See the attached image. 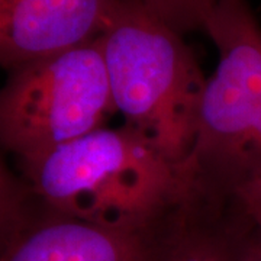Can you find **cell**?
I'll use <instances>...</instances> for the list:
<instances>
[{
	"label": "cell",
	"instance_id": "10",
	"mask_svg": "<svg viewBox=\"0 0 261 261\" xmlns=\"http://www.w3.org/2000/svg\"><path fill=\"white\" fill-rule=\"evenodd\" d=\"M243 212L245 215L243 261H261V218L248 214L244 209Z\"/></svg>",
	"mask_w": 261,
	"mask_h": 261
},
{
	"label": "cell",
	"instance_id": "3",
	"mask_svg": "<svg viewBox=\"0 0 261 261\" xmlns=\"http://www.w3.org/2000/svg\"><path fill=\"white\" fill-rule=\"evenodd\" d=\"M97 39L116 113L185 170L206 84L193 49L142 0H121Z\"/></svg>",
	"mask_w": 261,
	"mask_h": 261
},
{
	"label": "cell",
	"instance_id": "11",
	"mask_svg": "<svg viewBox=\"0 0 261 261\" xmlns=\"http://www.w3.org/2000/svg\"><path fill=\"white\" fill-rule=\"evenodd\" d=\"M235 200L241 205L244 211L261 218V174L252 178L247 186H244Z\"/></svg>",
	"mask_w": 261,
	"mask_h": 261
},
{
	"label": "cell",
	"instance_id": "6",
	"mask_svg": "<svg viewBox=\"0 0 261 261\" xmlns=\"http://www.w3.org/2000/svg\"><path fill=\"white\" fill-rule=\"evenodd\" d=\"M168 212L144 226H100L42 207L0 261H145Z\"/></svg>",
	"mask_w": 261,
	"mask_h": 261
},
{
	"label": "cell",
	"instance_id": "4",
	"mask_svg": "<svg viewBox=\"0 0 261 261\" xmlns=\"http://www.w3.org/2000/svg\"><path fill=\"white\" fill-rule=\"evenodd\" d=\"M113 113L96 39L8 73L0 87V145L22 164L103 128Z\"/></svg>",
	"mask_w": 261,
	"mask_h": 261
},
{
	"label": "cell",
	"instance_id": "1",
	"mask_svg": "<svg viewBox=\"0 0 261 261\" xmlns=\"http://www.w3.org/2000/svg\"><path fill=\"white\" fill-rule=\"evenodd\" d=\"M44 209L100 226H144L190 192L186 171L128 125L103 126L19 164Z\"/></svg>",
	"mask_w": 261,
	"mask_h": 261
},
{
	"label": "cell",
	"instance_id": "9",
	"mask_svg": "<svg viewBox=\"0 0 261 261\" xmlns=\"http://www.w3.org/2000/svg\"><path fill=\"white\" fill-rule=\"evenodd\" d=\"M142 3L170 28L185 35L190 31H203L218 0H142Z\"/></svg>",
	"mask_w": 261,
	"mask_h": 261
},
{
	"label": "cell",
	"instance_id": "8",
	"mask_svg": "<svg viewBox=\"0 0 261 261\" xmlns=\"http://www.w3.org/2000/svg\"><path fill=\"white\" fill-rule=\"evenodd\" d=\"M42 206L22 177H16L0 159V255Z\"/></svg>",
	"mask_w": 261,
	"mask_h": 261
},
{
	"label": "cell",
	"instance_id": "5",
	"mask_svg": "<svg viewBox=\"0 0 261 261\" xmlns=\"http://www.w3.org/2000/svg\"><path fill=\"white\" fill-rule=\"evenodd\" d=\"M121 0H0V68L8 73L102 35Z\"/></svg>",
	"mask_w": 261,
	"mask_h": 261
},
{
	"label": "cell",
	"instance_id": "7",
	"mask_svg": "<svg viewBox=\"0 0 261 261\" xmlns=\"http://www.w3.org/2000/svg\"><path fill=\"white\" fill-rule=\"evenodd\" d=\"M245 215L190 190L160 225L145 261H243Z\"/></svg>",
	"mask_w": 261,
	"mask_h": 261
},
{
	"label": "cell",
	"instance_id": "2",
	"mask_svg": "<svg viewBox=\"0 0 261 261\" xmlns=\"http://www.w3.org/2000/svg\"><path fill=\"white\" fill-rule=\"evenodd\" d=\"M203 31L218 65L206 79L185 170L195 193L228 203L261 174V25L250 0H218Z\"/></svg>",
	"mask_w": 261,
	"mask_h": 261
}]
</instances>
